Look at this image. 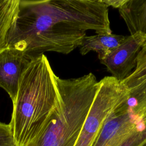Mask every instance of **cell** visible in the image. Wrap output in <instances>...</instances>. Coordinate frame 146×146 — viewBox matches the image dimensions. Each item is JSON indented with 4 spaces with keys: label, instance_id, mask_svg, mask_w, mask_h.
Returning a JSON list of instances; mask_svg holds the SVG:
<instances>
[{
    "label": "cell",
    "instance_id": "3",
    "mask_svg": "<svg viewBox=\"0 0 146 146\" xmlns=\"http://www.w3.org/2000/svg\"><path fill=\"white\" fill-rule=\"evenodd\" d=\"M57 106L47 125L27 146H75L99 87L91 72L62 79L55 75Z\"/></svg>",
    "mask_w": 146,
    "mask_h": 146
},
{
    "label": "cell",
    "instance_id": "10",
    "mask_svg": "<svg viewBox=\"0 0 146 146\" xmlns=\"http://www.w3.org/2000/svg\"><path fill=\"white\" fill-rule=\"evenodd\" d=\"M19 0H0V52L7 48V35Z\"/></svg>",
    "mask_w": 146,
    "mask_h": 146
},
{
    "label": "cell",
    "instance_id": "12",
    "mask_svg": "<svg viewBox=\"0 0 146 146\" xmlns=\"http://www.w3.org/2000/svg\"><path fill=\"white\" fill-rule=\"evenodd\" d=\"M0 146H16L9 123L0 122Z\"/></svg>",
    "mask_w": 146,
    "mask_h": 146
},
{
    "label": "cell",
    "instance_id": "6",
    "mask_svg": "<svg viewBox=\"0 0 146 146\" xmlns=\"http://www.w3.org/2000/svg\"><path fill=\"white\" fill-rule=\"evenodd\" d=\"M146 42V35L138 33L125 37L116 47L99 55L111 76L123 82L135 70L139 52Z\"/></svg>",
    "mask_w": 146,
    "mask_h": 146
},
{
    "label": "cell",
    "instance_id": "9",
    "mask_svg": "<svg viewBox=\"0 0 146 146\" xmlns=\"http://www.w3.org/2000/svg\"><path fill=\"white\" fill-rule=\"evenodd\" d=\"M125 37L121 35L98 34L86 36L80 46V53L84 55L90 51L96 52L99 55L105 54L119 46Z\"/></svg>",
    "mask_w": 146,
    "mask_h": 146
},
{
    "label": "cell",
    "instance_id": "2",
    "mask_svg": "<svg viewBox=\"0 0 146 146\" xmlns=\"http://www.w3.org/2000/svg\"><path fill=\"white\" fill-rule=\"evenodd\" d=\"M55 76L43 54L33 58L23 72L9 123L16 146H27L50 121L58 102Z\"/></svg>",
    "mask_w": 146,
    "mask_h": 146
},
{
    "label": "cell",
    "instance_id": "14",
    "mask_svg": "<svg viewBox=\"0 0 146 146\" xmlns=\"http://www.w3.org/2000/svg\"><path fill=\"white\" fill-rule=\"evenodd\" d=\"M140 51L142 52H146V42H145V43L143 46V47H142V48H141V50Z\"/></svg>",
    "mask_w": 146,
    "mask_h": 146
},
{
    "label": "cell",
    "instance_id": "5",
    "mask_svg": "<svg viewBox=\"0 0 146 146\" xmlns=\"http://www.w3.org/2000/svg\"><path fill=\"white\" fill-rule=\"evenodd\" d=\"M129 88L112 76L99 81V87L75 146H92L104 122L129 96Z\"/></svg>",
    "mask_w": 146,
    "mask_h": 146
},
{
    "label": "cell",
    "instance_id": "13",
    "mask_svg": "<svg viewBox=\"0 0 146 146\" xmlns=\"http://www.w3.org/2000/svg\"><path fill=\"white\" fill-rule=\"evenodd\" d=\"M127 0H102L108 6H112L116 9H120Z\"/></svg>",
    "mask_w": 146,
    "mask_h": 146
},
{
    "label": "cell",
    "instance_id": "11",
    "mask_svg": "<svg viewBox=\"0 0 146 146\" xmlns=\"http://www.w3.org/2000/svg\"><path fill=\"white\" fill-rule=\"evenodd\" d=\"M146 75V52H139L137 58L136 66L131 74L126 78L123 82L128 84Z\"/></svg>",
    "mask_w": 146,
    "mask_h": 146
},
{
    "label": "cell",
    "instance_id": "7",
    "mask_svg": "<svg viewBox=\"0 0 146 146\" xmlns=\"http://www.w3.org/2000/svg\"><path fill=\"white\" fill-rule=\"evenodd\" d=\"M33 58L13 47H7L0 52V88L8 94L13 103L21 77Z\"/></svg>",
    "mask_w": 146,
    "mask_h": 146
},
{
    "label": "cell",
    "instance_id": "4",
    "mask_svg": "<svg viewBox=\"0 0 146 146\" xmlns=\"http://www.w3.org/2000/svg\"><path fill=\"white\" fill-rule=\"evenodd\" d=\"M128 99L119 106L104 122L92 146H121L135 133L145 128L146 88H129Z\"/></svg>",
    "mask_w": 146,
    "mask_h": 146
},
{
    "label": "cell",
    "instance_id": "8",
    "mask_svg": "<svg viewBox=\"0 0 146 146\" xmlns=\"http://www.w3.org/2000/svg\"><path fill=\"white\" fill-rule=\"evenodd\" d=\"M119 11L131 35H146V0H127Z\"/></svg>",
    "mask_w": 146,
    "mask_h": 146
},
{
    "label": "cell",
    "instance_id": "15",
    "mask_svg": "<svg viewBox=\"0 0 146 146\" xmlns=\"http://www.w3.org/2000/svg\"><path fill=\"white\" fill-rule=\"evenodd\" d=\"M143 146H146V143H145Z\"/></svg>",
    "mask_w": 146,
    "mask_h": 146
},
{
    "label": "cell",
    "instance_id": "1",
    "mask_svg": "<svg viewBox=\"0 0 146 146\" xmlns=\"http://www.w3.org/2000/svg\"><path fill=\"white\" fill-rule=\"evenodd\" d=\"M90 30L112 34L108 6L102 0H19L7 47L32 57L48 51L68 54Z\"/></svg>",
    "mask_w": 146,
    "mask_h": 146
}]
</instances>
